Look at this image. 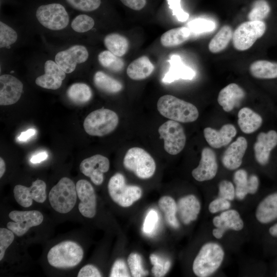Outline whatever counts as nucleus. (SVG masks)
Segmentation results:
<instances>
[{
  "instance_id": "obj_16",
  "label": "nucleus",
  "mask_w": 277,
  "mask_h": 277,
  "mask_svg": "<svg viewBox=\"0 0 277 277\" xmlns=\"http://www.w3.org/2000/svg\"><path fill=\"white\" fill-rule=\"evenodd\" d=\"M23 91V84L16 77L8 74L0 76V105H11L20 98Z\"/></svg>"
},
{
  "instance_id": "obj_43",
  "label": "nucleus",
  "mask_w": 277,
  "mask_h": 277,
  "mask_svg": "<svg viewBox=\"0 0 277 277\" xmlns=\"http://www.w3.org/2000/svg\"><path fill=\"white\" fill-rule=\"evenodd\" d=\"M187 26L191 32L196 34L211 31L215 27V24L213 21L201 18L190 21Z\"/></svg>"
},
{
  "instance_id": "obj_41",
  "label": "nucleus",
  "mask_w": 277,
  "mask_h": 277,
  "mask_svg": "<svg viewBox=\"0 0 277 277\" xmlns=\"http://www.w3.org/2000/svg\"><path fill=\"white\" fill-rule=\"evenodd\" d=\"M127 263L132 276L142 277L148 274V271L143 268L142 259L139 254L131 253L128 257Z\"/></svg>"
},
{
  "instance_id": "obj_26",
  "label": "nucleus",
  "mask_w": 277,
  "mask_h": 277,
  "mask_svg": "<svg viewBox=\"0 0 277 277\" xmlns=\"http://www.w3.org/2000/svg\"><path fill=\"white\" fill-rule=\"evenodd\" d=\"M255 216L261 223H269L277 219V192L265 197L258 205Z\"/></svg>"
},
{
  "instance_id": "obj_37",
  "label": "nucleus",
  "mask_w": 277,
  "mask_h": 277,
  "mask_svg": "<svg viewBox=\"0 0 277 277\" xmlns=\"http://www.w3.org/2000/svg\"><path fill=\"white\" fill-rule=\"evenodd\" d=\"M233 182L236 198L243 200L249 194V181L247 171L242 169L236 171L233 175Z\"/></svg>"
},
{
  "instance_id": "obj_57",
  "label": "nucleus",
  "mask_w": 277,
  "mask_h": 277,
  "mask_svg": "<svg viewBox=\"0 0 277 277\" xmlns=\"http://www.w3.org/2000/svg\"><path fill=\"white\" fill-rule=\"evenodd\" d=\"M269 232L272 236L277 237V223L269 228Z\"/></svg>"
},
{
  "instance_id": "obj_51",
  "label": "nucleus",
  "mask_w": 277,
  "mask_h": 277,
  "mask_svg": "<svg viewBox=\"0 0 277 277\" xmlns=\"http://www.w3.org/2000/svg\"><path fill=\"white\" fill-rule=\"evenodd\" d=\"M78 277H101L102 274L94 265L88 264L83 267L79 271Z\"/></svg>"
},
{
  "instance_id": "obj_14",
  "label": "nucleus",
  "mask_w": 277,
  "mask_h": 277,
  "mask_svg": "<svg viewBox=\"0 0 277 277\" xmlns=\"http://www.w3.org/2000/svg\"><path fill=\"white\" fill-rule=\"evenodd\" d=\"M110 167L108 159L101 154H95L82 161L80 165L81 172L89 177L96 185H101L104 181V173Z\"/></svg>"
},
{
  "instance_id": "obj_36",
  "label": "nucleus",
  "mask_w": 277,
  "mask_h": 277,
  "mask_svg": "<svg viewBox=\"0 0 277 277\" xmlns=\"http://www.w3.org/2000/svg\"><path fill=\"white\" fill-rule=\"evenodd\" d=\"M100 65L105 68L113 72H119L124 67V61L109 50H104L98 55Z\"/></svg>"
},
{
  "instance_id": "obj_54",
  "label": "nucleus",
  "mask_w": 277,
  "mask_h": 277,
  "mask_svg": "<svg viewBox=\"0 0 277 277\" xmlns=\"http://www.w3.org/2000/svg\"><path fill=\"white\" fill-rule=\"evenodd\" d=\"M48 156V154L46 151H42L33 155L30 159V162L32 164L38 163L46 160Z\"/></svg>"
},
{
  "instance_id": "obj_5",
  "label": "nucleus",
  "mask_w": 277,
  "mask_h": 277,
  "mask_svg": "<svg viewBox=\"0 0 277 277\" xmlns=\"http://www.w3.org/2000/svg\"><path fill=\"white\" fill-rule=\"evenodd\" d=\"M118 123L117 114L108 109H99L90 113L85 118L83 126L90 135L103 136L114 131Z\"/></svg>"
},
{
  "instance_id": "obj_27",
  "label": "nucleus",
  "mask_w": 277,
  "mask_h": 277,
  "mask_svg": "<svg viewBox=\"0 0 277 277\" xmlns=\"http://www.w3.org/2000/svg\"><path fill=\"white\" fill-rule=\"evenodd\" d=\"M238 116V125L242 132L246 134L256 131L263 123L261 115L248 107L242 108L239 111Z\"/></svg>"
},
{
  "instance_id": "obj_29",
  "label": "nucleus",
  "mask_w": 277,
  "mask_h": 277,
  "mask_svg": "<svg viewBox=\"0 0 277 277\" xmlns=\"http://www.w3.org/2000/svg\"><path fill=\"white\" fill-rule=\"evenodd\" d=\"M251 75L260 79L277 78V63L267 60H258L249 67Z\"/></svg>"
},
{
  "instance_id": "obj_1",
  "label": "nucleus",
  "mask_w": 277,
  "mask_h": 277,
  "mask_svg": "<svg viewBox=\"0 0 277 277\" xmlns=\"http://www.w3.org/2000/svg\"><path fill=\"white\" fill-rule=\"evenodd\" d=\"M157 108L164 117L178 122H194L199 115V111L194 105L169 94L163 95L159 99Z\"/></svg>"
},
{
  "instance_id": "obj_17",
  "label": "nucleus",
  "mask_w": 277,
  "mask_h": 277,
  "mask_svg": "<svg viewBox=\"0 0 277 277\" xmlns=\"http://www.w3.org/2000/svg\"><path fill=\"white\" fill-rule=\"evenodd\" d=\"M212 222L215 228L212 230L213 235L221 239L228 230L239 231L244 227V223L240 214L235 210L228 209L215 216Z\"/></svg>"
},
{
  "instance_id": "obj_20",
  "label": "nucleus",
  "mask_w": 277,
  "mask_h": 277,
  "mask_svg": "<svg viewBox=\"0 0 277 277\" xmlns=\"http://www.w3.org/2000/svg\"><path fill=\"white\" fill-rule=\"evenodd\" d=\"M277 145V132L273 130L267 132H261L254 145L255 157L261 165L267 164L271 150Z\"/></svg>"
},
{
  "instance_id": "obj_9",
  "label": "nucleus",
  "mask_w": 277,
  "mask_h": 277,
  "mask_svg": "<svg viewBox=\"0 0 277 277\" xmlns=\"http://www.w3.org/2000/svg\"><path fill=\"white\" fill-rule=\"evenodd\" d=\"M38 22L45 28L51 30H61L69 23V17L65 7L60 4L41 5L36 10Z\"/></svg>"
},
{
  "instance_id": "obj_12",
  "label": "nucleus",
  "mask_w": 277,
  "mask_h": 277,
  "mask_svg": "<svg viewBox=\"0 0 277 277\" xmlns=\"http://www.w3.org/2000/svg\"><path fill=\"white\" fill-rule=\"evenodd\" d=\"M46 184L41 180L33 182L30 187L16 185L13 189L14 197L21 206L27 208L32 205L33 201L42 203L46 199Z\"/></svg>"
},
{
  "instance_id": "obj_35",
  "label": "nucleus",
  "mask_w": 277,
  "mask_h": 277,
  "mask_svg": "<svg viewBox=\"0 0 277 277\" xmlns=\"http://www.w3.org/2000/svg\"><path fill=\"white\" fill-rule=\"evenodd\" d=\"M158 204L167 223L172 228H178L180 225L176 216L177 204L171 196H164L160 199Z\"/></svg>"
},
{
  "instance_id": "obj_11",
  "label": "nucleus",
  "mask_w": 277,
  "mask_h": 277,
  "mask_svg": "<svg viewBox=\"0 0 277 277\" xmlns=\"http://www.w3.org/2000/svg\"><path fill=\"white\" fill-rule=\"evenodd\" d=\"M9 217L13 222H9L7 227L18 236L25 234L30 228L39 225L44 219L37 210H13L9 213Z\"/></svg>"
},
{
  "instance_id": "obj_2",
  "label": "nucleus",
  "mask_w": 277,
  "mask_h": 277,
  "mask_svg": "<svg viewBox=\"0 0 277 277\" xmlns=\"http://www.w3.org/2000/svg\"><path fill=\"white\" fill-rule=\"evenodd\" d=\"M224 257V251L220 245L213 242L206 243L193 261L194 273L199 277L210 276L220 267Z\"/></svg>"
},
{
  "instance_id": "obj_48",
  "label": "nucleus",
  "mask_w": 277,
  "mask_h": 277,
  "mask_svg": "<svg viewBox=\"0 0 277 277\" xmlns=\"http://www.w3.org/2000/svg\"><path fill=\"white\" fill-rule=\"evenodd\" d=\"M130 276L125 261L121 259L116 260L112 265L109 276L129 277Z\"/></svg>"
},
{
  "instance_id": "obj_34",
  "label": "nucleus",
  "mask_w": 277,
  "mask_h": 277,
  "mask_svg": "<svg viewBox=\"0 0 277 277\" xmlns=\"http://www.w3.org/2000/svg\"><path fill=\"white\" fill-rule=\"evenodd\" d=\"M232 36L231 27L229 25L223 26L210 41L208 45L209 51L213 53L222 51L226 48Z\"/></svg>"
},
{
  "instance_id": "obj_24",
  "label": "nucleus",
  "mask_w": 277,
  "mask_h": 277,
  "mask_svg": "<svg viewBox=\"0 0 277 277\" xmlns=\"http://www.w3.org/2000/svg\"><path fill=\"white\" fill-rule=\"evenodd\" d=\"M245 96V92L239 85L231 83L219 92L217 102L226 112L232 111L238 106Z\"/></svg>"
},
{
  "instance_id": "obj_40",
  "label": "nucleus",
  "mask_w": 277,
  "mask_h": 277,
  "mask_svg": "<svg viewBox=\"0 0 277 277\" xmlns=\"http://www.w3.org/2000/svg\"><path fill=\"white\" fill-rule=\"evenodd\" d=\"M149 259L153 265L151 272L154 276H164L170 269L171 267L170 260L164 259L155 254H150Z\"/></svg>"
},
{
  "instance_id": "obj_50",
  "label": "nucleus",
  "mask_w": 277,
  "mask_h": 277,
  "mask_svg": "<svg viewBox=\"0 0 277 277\" xmlns=\"http://www.w3.org/2000/svg\"><path fill=\"white\" fill-rule=\"evenodd\" d=\"M230 206L231 203L229 201L219 197L209 204L208 209L211 213H215L219 211L227 210Z\"/></svg>"
},
{
  "instance_id": "obj_45",
  "label": "nucleus",
  "mask_w": 277,
  "mask_h": 277,
  "mask_svg": "<svg viewBox=\"0 0 277 277\" xmlns=\"http://www.w3.org/2000/svg\"><path fill=\"white\" fill-rule=\"evenodd\" d=\"M14 233L10 229H0V261L3 259L5 251L14 239Z\"/></svg>"
},
{
  "instance_id": "obj_3",
  "label": "nucleus",
  "mask_w": 277,
  "mask_h": 277,
  "mask_svg": "<svg viewBox=\"0 0 277 277\" xmlns=\"http://www.w3.org/2000/svg\"><path fill=\"white\" fill-rule=\"evenodd\" d=\"M83 250L75 242L64 241L52 247L47 254L50 265L58 268H68L77 265L82 260Z\"/></svg>"
},
{
  "instance_id": "obj_39",
  "label": "nucleus",
  "mask_w": 277,
  "mask_h": 277,
  "mask_svg": "<svg viewBox=\"0 0 277 277\" xmlns=\"http://www.w3.org/2000/svg\"><path fill=\"white\" fill-rule=\"evenodd\" d=\"M18 38L15 30L3 22H0V47L7 48L14 44Z\"/></svg>"
},
{
  "instance_id": "obj_8",
  "label": "nucleus",
  "mask_w": 277,
  "mask_h": 277,
  "mask_svg": "<svg viewBox=\"0 0 277 277\" xmlns=\"http://www.w3.org/2000/svg\"><path fill=\"white\" fill-rule=\"evenodd\" d=\"M266 30L263 21H248L241 24L233 32L232 43L234 48L239 51H245L261 37Z\"/></svg>"
},
{
  "instance_id": "obj_25",
  "label": "nucleus",
  "mask_w": 277,
  "mask_h": 277,
  "mask_svg": "<svg viewBox=\"0 0 277 277\" xmlns=\"http://www.w3.org/2000/svg\"><path fill=\"white\" fill-rule=\"evenodd\" d=\"M200 209V201L193 194L181 197L177 203V212L181 221L186 225L197 219Z\"/></svg>"
},
{
  "instance_id": "obj_13",
  "label": "nucleus",
  "mask_w": 277,
  "mask_h": 277,
  "mask_svg": "<svg viewBox=\"0 0 277 277\" xmlns=\"http://www.w3.org/2000/svg\"><path fill=\"white\" fill-rule=\"evenodd\" d=\"M88 57L89 52L85 46L74 45L57 52L55 62L66 73H70L75 70L77 64L85 62Z\"/></svg>"
},
{
  "instance_id": "obj_22",
  "label": "nucleus",
  "mask_w": 277,
  "mask_h": 277,
  "mask_svg": "<svg viewBox=\"0 0 277 277\" xmlns=\"http://www.w3.org/2000/svg\"><path fill=\"white\" fill-rule=\"evenodd\" d=\"M236 134V129L234 125L227 124L219 130L210 127L204 129V135L208 144L214 148H220L231 142Z\"/></svg>"
},
{
  "instance_id": "obj_53",
  "label": "nucleus",
  "mask_w": 277,
  "mask_h": 277,
  "mask_svg": "<svg viewBox=\"0 0 277 277\" xmlns=\"http://www.w3.org/2000/svg\"><path fill=\"white\" fill-rule=\"evenodd\" d=\"M249 194H254L257 191L259 185V180L258 176L254 174H251L249 176Z\"/></svg>"
},
{
  "instance_id": "obj_4",
  "label": "nucleus",
  "mask_w": 277,
  "mask_h": 277,
  "mask_svg": "<svg viewBox=\"0 0 277 277\" xmlns=\"http://www.w3.org/2000/svg\"><path fill=\"white\" fill-rule=\"evenodd\" d=\"M77 195L74 182L69 178L64 177L50 191L49 200L56 211L67 213L74 207Z\"/></svg>"
},
{
  "instance_id": "obj_49",
  "label": "nucleus",
  "mask_w": 277,
  "mask_h": 277,
  "mask_svg": "<svg viewBox=\"0 0 277 277\" xmlns=\"http://www.w3.org/2000/svg\"><path fill=\"white\" fill-rule=\"evenodd\" d=\"M169 7L172 10L173 15L182 22L186 21L189 18V14L184 11L181 7V0H167Z\"/></svg>"
},
{
  "instance_id": "obj_10",
  "label": "nucleus",
  "mask_w": 277,
  "mask_h": 277,
  "mask_svg": "<svg viewBox=\"0 0 277 277\" xmlns=\"http://www.w3.org/2000/svg\"><path fill=\"white\" fill-rule=\"evenodd\" d=\"M158 132L164 140V147L170 154L176 155L184 148L186 137L182 126L172 120H169L160 126Z\"/></svg>"
},
{
  "instance_id": "obj_6",
  "label": "nucleus",
  "mask_w": 277,
  "mask_h": 277,
  "mask_svg": "<svg viewBox=\"0 0 277 277\" xmlns=\"http://www.w3.org/2000/svg\"><path fill=\"white\" fill-rule=\"evenodd\" d=\"M123 165L125 169L142 179L152 177L156 169L153 157L140 147H132L127 151L124 157Z\"/></svg>"
},
{
  "instance_id": "obj_47",
  "label": "nucleus",
  "mask_w": 277,
  "mask_h": 277,
  "mask_svg": "<svg viewBox=\"0 0 277 277\" xmlns=\"http://www.w3.org/2000/svg\"><path fill=\"white\" fill-rule=\"evenodd\" d=\"M219 197L232 201L235 195V188L233 184L228 181H222L219 185Z\"/></svg>"
},
{
  "instance_id": "obj_33",
  "label": "nucleus",
  "mask_w": 277,
  "mask_h": 277,
  "mask_svg": "<svg viewBox=\"0 0 277 277\" xmlns=\"http://www.w3.org/2000/svg\"><path fill=\"white\" fill-rule=\"evenodd\" d=\"M66 94L72 102L82 105L88 102L92 96L90 87L83 83H76L68 88Z\"/></svg>"
},
{
  "instance_id": "obj_18",
  "label": "nucleus",
  "mask_w": 277,
  "mask_h": 277,
  "mask_svg": "<svg viewBox=\"0 0 277 277\" xmlns=\"http://www.w3.org/2000/svg\"><path fill=\"white\" fill-rule=\"evenodd\" d=\"M217 168L215 152L211 148L205 147L202 151L198 166L192 171V175L199 182L210 180L216 175Z\"/></svg>"
},
{
  "instance_id": "obj_58",
  "label": "nucleus",
  "mask_w": 277,
  "mask_h": 277,
  "mask_svg": "<svg viewBox=\"0 0 277 277\" xmlns=\"http://www.w3.org/2000/svg\"><path fill=\"white\" fill-rule=\"evenodd\" d=\"M276 276H277V272H276Z\"/></svg>"
},
{
  "instance_id": "obj_44",
  "label": "nucleus",
  "mask_w": 277,
  "mask_h": 277,
  "mask_svg": "<svg viewBox=\"0 0 277 277\" xmlns=\"http://www.w3.org/2000/svg\"><path fill=\"white\" fill-rule=\"evenodd\" d=\"M72 8L83 12L96 10L101 5V0H66Z\"/></svg>"
},
{
  "instance_id": "obj_38",
  "label": "nucleus",
  "mask_w": 277,
  "mask_h": 277,
  "mask_svg": "<svg viewBox=\"0 0 277 277\" xmlns=\"http://www.w3.org/2000/svg\"><path fill=\"white\" fill-rule=\"evenodd\" d=\"M270 7L265 0H256L248 14L249 21H263L270 13Z\"/></svg>"
},
{
  "instance_id": "obj_55",
  "label": "nucleus",
  "mask_w": 277,
  "mask_h": 277,
  "mask_svg": "<svg viewBox=\"0 0 277 277\" xmlns=\"http://www.w3.org/2000/svg\"><path fill=\"white\" fill-rule=\"evenodd\" d=\"M36 133V130L34 129H29L25 131L22 132L18 136V140L19 141H26L29 140L31 137L34 135Z\"/></svg>"
},
{
  "instance_id": "obj_46",
  "label": "nucleus",
  "mask_w": 277,
  "mask_h": 277,
  "mask_svg": "<svg viewBox=\"0 0 277 277\" xmlns=\"http://www.w3.org/2000/svg\"><path fill=\"white\" fill-rule=\"evenodd\" d=\"M159 217L156 211L151 209L147 213L143 225V231L147 234H150L156 229Z\"/></svg>"
},
{
  "instance_id": "obj_15",
  "label": "nucleus",
  "mask_w": 277,
  "mask_h": 277,
  "mask_svg": "<svg viewBox=\"0 0 277 277\" xmlns=\"http://www.w3.org/2000/svg\"><path fill=\"white\" fill-rule=\"evenodd\" d=\"M76 189L80 200L79 211L86 217H93L96 211V198L93 186L88 181L80 180L76 184Z\"/></svg>"
},
{
  "instance_id": "obj_23",
  "label": "nucleus",
  "mask_w": 277,
  "mask_h": 277,
  "mask_svg": "<svg viewBox=\"0 0 277 277\" xmlns=\"http://www.w3.org/2000/svg\"><path fill=\"white\" fill-rule=\"evenodd\" d=\"M168 62L170 67L162 79L164 83H170L179 79L191 80L195 77L194 70L186 65L179 55H171Z\"/></svg>"
},
{
  "instance_id": "obj_19",
  "label": "nucleus",
  "mask_w": 277,
  "mask_h": 277,
  "mask_svg": "<svg viewBox=\"0 0 277 277\" xmlns=\"http://www.w3.org/2000/svg\"><path fill=\"white\" fill-rule=\"evenodd\" d=\"M45 73L38 76L35 84L43 88L56 90L60 88L66 77V73L52 60H47L44 64Z\"/></svg>"
},
{
  "instance_id": "obj_52",
  "label": "nucleus",
  "mask_w": 277,
  "mask_h": 277,
  "mask_svg": "<svg viewBox=\"0 0 277 277\" xmlns=\"http://www.w3.org/2000/svg\"><path fill=\"white\" fill-rule=\"evenodd\" d=\"M126 6L134 10L142 9L146 4V0H120Z\"/></svg>"
},
{
  "instance_id": "obj_28",
  "label": "nucleus",
  "mask_w": 277,
  "mask_h": 277,
  "mask_svg": "<svg viewBox=\"0 0 277 277\" xmlns=\"http://www.w3.org/2000/svg\"><path fill=\"white\" fill-rule=\"evenodd\" d=\"M154 66L146 56H142L132 61L128 66L127 74L133 80H142L149 76Z\"/></svg>"
},
{
  "instance_id": "obj_42",
  "label": "nucleus",
  "mask_w": 277,
  "mask_h": 277,
  "mask_svg": "<svg viewBox=\"0 0 277 277\" xmlns=\"http://www.w3.org/2000/svg\"><path fill=\"white\" fill-rule=\"evenodd\" d=\"M94 21L87 14H80L72 21L71 27L75 32L84 33L90 31L94 26Z\"/></svg>"
},
{
  "instance_id": "obj_21",
  "label": "nucleus",
  "mask_w": 277,
  "mask_h": 277,
  "mask_svg": "<svg viewBox=\"0 0 277 277\" xmlns=\"http://www.w3.org/2000/svg\"><path fill=\"white\" fill-rule=\"evenodd\" d=\"M247 148V142L243 136H239L224 152L222 163L229 170H235L242 164L243 157Z\"/></svg>"
},
{
  "instance_id": "obj_56",
  "label": "nucleus",
  "mask_w": 277,
  "mask_h": 277,
  "mask_svg": "<svg viewBox=\"0 0 277 277\" xmlns=\"http://www.w3.org/2000/svg\"><path fill=\"white\" fill-rule=\"evenodd\" d=\"M6 171V165L5 162L4 160L1 157L0 158V177L1 178Z\"/></svg>"
},
{
  "instance_id": "obj_31",
  "label": "nucleus",
  "mask_w": 277,
  "mask_h": 277,
  "mask_svg": "<svg viewBox=\"0 0 277 277\" xmlns=\"http://www.w3.org/2000/svg\"><path fill=\"white\" fill-rule=\"evenodd\" d=\"M104 44L108 50L118 57L124 55L129 47L128 39L125 36L116 33L107 35L104 39Z\"/></svg>"
},
{
  "instance_id": "obj_32",
  "label": "nucleus",
  "mask_w": 277,
  "mask_h": 277,
  "mask_svg": "<svg viewBox=\"0 0 277 277\" xmlns=\"http://www.w3.org/2000/svg\"><path fill=\"white\" fill-rule=\"evenodd\" d=\"M93 83L97 88L108 93H116L123 89V85L120 81L101 71L94 74Z\"/></svg>"
},
{
  "instance_id": "obj_30",
  "label": "nucleus",
  "mask_w": 277,
  "mask_h": 277,
  "mask_svg": "<svg viewBox=\"0 0 277 277\" xmlns=\"http://www.w3.org/2000/svg\"><path fill=\"white\" fill-rule=\"evenodd\" d=\"M191 31L188 27L173 28L163 33L160 42L162 45L165 47L177 46L188 40Z\"/></svg>"
},
{
  "instance_id": "obj_7",
  "label": "nucleus",
  "mask_w": 277,
  "mask_h": 277,
  "mask_svg": "<svg viewBox=\"0 0 277 277\" xmlns=\"http://www.w3.org/2000/svg\"><path fill=\"white\" fill-rule=\"evenodd\" d=\"M108 190L113 201L123 207L131 206L142 195L141 188L137 186L128 185L124 176L120 173H115L110 179Z\"/></svg>"
}]
</instances>
